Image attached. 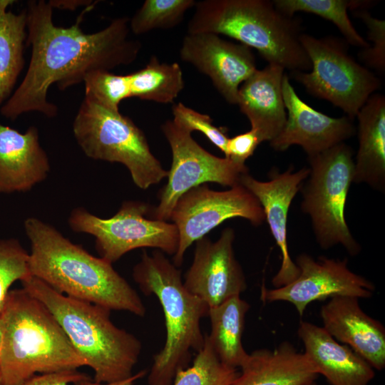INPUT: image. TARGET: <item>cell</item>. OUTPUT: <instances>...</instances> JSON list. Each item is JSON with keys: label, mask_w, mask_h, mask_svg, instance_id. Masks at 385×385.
Wrapping results in <instances>:
<instances>
[{"label": "cell", "mask_w": 385, "mask_h": 385, "mask_svg": "<svg viewBox=\"0 0 385 385\" xmlns=\"http://www.w3.org/2000/svg\"><path fill=\"white\" fill-rule=\"evenodd\" d=\"M128 76L131 97L160 103L173 102L185 84L178 63H160L155 56L144 68Z\"/></svg>", "instance_id": "obj_27"}, {"label": "cell", "mask_w": 385, "mask_h": 385, "mask_svg": "<svg viewBox=\"0 0 385 385\" xmlns=\"http://www.w3.org/2000/svg\"><path fill=\"white\" fill-rule=\"evenodd\" d=\"M195 4L194 0H145L130 19V30L140 35L154 29L173 28Z\"/></svg>", "instance_id": "obj_29"}, {"label": "cell", "mask_w": 385, "mask_h": 385, "mask_svg": "<svg viewBox=\"0 0 385 385\" xmlns=\"http://www.w3.org/2000/svg\"><path fill=\"white\" fill-rule=\"evenodd\" d=\"M173 121L178 126L190 131H199L204 134L224 154L227 155L229 138L226 130L212 124L210 115L199 113L183 103L173 106Z\"/></svg>", "instance_id": "obj_32"}, {"label": "cell", "mask_w": 385, "mask_h": 385, "mask_svg": "<svg viewBox=\"0 0 385 385\" xmlns=\"http://www.w3.org/2000/svg\"><path fill=\"white\" fill-rule=\"evenodd\" d=\"M24 227L31 244V276L69 297L138 317L145 314L139 294L111 263L94 257L38 218L28 217Z\"/></svg>", "instance_id": "obj_2"}, {"label": "cell", "mask_w": 385, "mask_h": 385, "mask_svg": "<svg viewBox=\"0 0 385 385\" xmlns=\"http://www.w3.org/2000/svg\"><path fill=\"white\" fill-rule=\"evenodd\" d=\"M282 88L287 120L279 135L270 142L275 150L284 151L293 145H298L309 157L344 143L356 134L353 119L346 115L329 116L303 101L287 73L283 77Z\"/></svg>", "instance_id": "obj_16"}, {"label": "cell", "mask_w": 385, "mask_h": 385, "mask_svg": "<svg viewBox=\"0 0 385 385\" xmlns=\"http://www.w3.org/2000/svg\"><path fill=\"white\" fill-rule=\"evenodd\" d=\"M238 374L237 369L219 359L205 334L204 345L197 352L192 364L179 370L172 385H231Z\"/></svg>", "instance_id": "obj_28"}, {"label": "cell", "mask_w": 385, "mask_h": 385, "mask_svg": "<svg viewBox=\"0 0 385 385\" xmlns=\"http://www.w3.org/2000/svg\"><path fill=\"white\" fill-rule=\"evenodd\" d=\"M2 313L1 384L86 366L51 312L23 288L9 292Z\"/></svg>", "instance_id": "obj_4"}, {"label": "cell", "mask_w": 385, "mask_h": 385, "mask_svg": "<svg viewBox=\"0 0 385 385\" xmlns=\"http://www.w3.org/2000/svg\"><path fill=\"white\" fill-rule=\"evenodd\" d=\"M2 334H3V313H2V307H1L0 308V384H1V351Z\"/></svg>", "instance_id": "obj_38"}, {"label": "cell", "mask_w": 385, "mask_h": 385, "mask_svg": "<svg viewBox=\"0 0 385 385\" xmlns=\"http://www.w3.org/2000/svg\"><path fill=\"white\" fill-rule=\"evenodd\" d=\"M29 256V253L16 239L0 238V308L11 286L30 275Z\"/></svg>", "instance_id": "obj_31"}, {"label": "cell", "mask_w": 385, "mask_h": 385, "mask_svg": "<svg viewBox=\"0 0 385 385\" xmlns=\"http://www.w3.org/2000/svg\"><path fill=\"white\" fill-rule=\"evenodd\" d=\"M88 378V375L77 370L65 371L34 375L18 385H69Z\"/></svg>", "instance_id": "obj_35"}, {"label": "cell", "mask_w": 385, "mask_h": 385, "mask_svg": "<svg viewBox=\"0 0 385 385\" xmlns=\"http://www.w3.org/2000/svg\"><path fill=\"white\" fill-rule=\"evenodd\" d=\"M294 262L299 269L298 277L281 287L267 289L263 286L262 301L289 302L302 316L307 305L317 300L338 296L369 298L373 295L375 289L373 283L352 272L348 267L346 259L321 257L315 260L303 253Z\"/></svg>", "instance_id": "obj_13"}, {"label": "cell", "mask_w": 385, "mask_h": 385, "mask_svg": "<svg viewBox=\"0 0 385 385\" xmlns=\"http://www.w3.org/2000/svg\"><path fill=\"white\" fill-rule=\"evenodd\" d=\"M274 6L282 14L294 16L296 12L303 11L317 15L332 22L344 36L348 44L360 47L369 46L368 41L361 36L348 16V9L352 11L368 9L376 1L361 0H274Z\"/></svg>", "instance_id": "obj_26"}, {"label": "cell", "mask_w": 385, "mask_h": 385, "mask_svg": "<svg viewBox=\"0 0 385 385\" xmlns=\"http://www.w3.org/2000/svg\"><path fill=\"white\" fill-rule=\"evenodd\" d=\"M354 15L360 19L367 28L368 38L372 46L361 49L359 58L366 68L378 72L385 71V21L372 16L367 9L353 11Z\"/></svg>", "instance_id": "obj_33"}, {"label": "cell", "mask_w": 385, "mask_h": 385, "mask_svg": "<svg viewBox=\"0 0 385 385\" xmlns=\"http://www.w3.org/2000/svg\"><path fill=\"white\" fill-rule=\"evenodd\" d=\"M49 171L36 127L22 133L0 123V193L27 192L43 181Z\"/></svg>", "instance_id": "obj_19"}, {"label": "cell", "mask_w": 385, "mask_h": 385, "mask_svg": "<svg viewBox=\"0 0 385 385\" xmlns=\"http://www.w3.org/2000/svg\"><path fill=\"white\" fill-rule=\"evenodd\" d=\"M309 174V168H302L293 172L290 167L284 173L272 170L270 180L260 181L247 173L240 178V183L247 188L260 203L271 233L280 250L282 262L272 279L274 288L294 281L299 269L291 259L287 240V215L291 202Z\"/></svg>", "instance_id": "obj_17"}, {"label": "cell", "mask_w": 385, "mask_h": 385, "mask_svg": "<svg viewBox=\"0 0 385 385\" xmlns=\"http://www.w3.org/2000/svg\"><path fill=\"white\" fill-rule=\"evenodd\" d=\"M233 217L247 219L255 226L265 220L258 200L240 183L225 191L211 190L205 183L185 192L178 199L170 217L179 235L173 264L177 267L181 266L185 252L194 242Z\"/></svg>", "instance_id": "obj_12"}, {"label": "cell", "mask_w": 385, "mask_h": 385, "mask_svg": "<svg viewBox=\"0 0 385 385\" xmlns=\"http://www.w3.org/2000/svg\"><path fill=\"white\" fill-rule=\"evenodd\" d=\"M359 148L353 183H366L379 191L385 188V97L372 94L356 115Z\"/></svg>", "instance_id": "obj_23"}, {"label": "cell", "mask_w": 385, "mask_h": 385, "mask_svg": "<svg viewBox=\"0 0 385 385\" xmlns=\"http://www.w3.org/2000/svg\"><path fill=\"white\" fill-rule=\"evenodd\" d=\"M180 57L207 76L231 104H237L240 86L257 70L250 48L211 33L187 34L182 41Z\"/></svg>", "instance_id": "obj_15"}, {"label": "cell", "mask_w": 385, "mask_h": 385, "mask_svg": "<svg viewBox=\"0 0 385 385\" xmlns=\"http://www.w3.org/2000/svg\"><path fill=\"white\" fill-rule=\"evenodd\" d=\"M133 277L144 294L158 299L165 316V343L153 356L148 384L172 385L176 373L188 366L192 351L204 345L200 321L210 307L185 288L180 271L160 251H144Z\"/></svg>", "instance_id": "obj_6"}, {"label": "cell", "mask_w": 385, "mask_h": 385, "mask_svg": "<svg viewBox=\"0 0 385 385\" xmlns=\"http://www.w3.org/2000/svg\"><path fill=\"white\" fill-rule=\"evenodd\" d=\"M305 385H317V384L316 383V381L314 380V381H310V382L306 384Z\"/></svg>", "instance_id": "obj_39"}, {"label": "cell", "mask_w": 385, "mask_h": 385, "mask_svg": "<svg viewBox=\"0 0 385 385\" xmlns=\"http://www.w3.org/2000/svg\"><path fill=\"white\" fill-rule=\"evenodd\" d=\"M250 308L247 302L235 296L209 309V342L219 359L236 369L240 368L249 355L242 345V337Z\"/></svg>", "instance_id": "obj_24"}, {"label": "cell", "mask_w": 385, "mask_h": 385, "mask_svg": "<svg viewBox=\"0 0 385 385\" xmlns=\"http://www.w3.org/2000/svg\"><path fill=\"white\" fill-rule=\"evenodd\" d=\"M234 240L235 232L228 227L215 242L205 237L195 242L193 260L183 284L210 308L240 296L247 289L244 272L235 255Z\"/></svg>", "instance_id": "obj_14"}, {"label": "cell", "mask_w": 385, "mask_h": 385, "mask_svg": "<svg viewBox=\"0 0 385 385\" xmlns=\"http://www.w3.org/2000/svg\"><path fill=\"white\" fill-rule=\"evenodd\" d=\"M261 143L257 133L250 130L229 138L227 146L226 158L245 163L246 160L254 153L257 147Z\"/></svg>", "instance_id": "obj_34"}, {"label": "cell", "mask_w": 385, "mask_h": 385, "mask_svg": "<svg viewBox=\"0 0 385 385\" xmlns=\"http://www.w3.org/2000/svg\"><path fill=\"white\" fill-rule=\"evenodd\" d=\"M148 210L145 202L125 201L113 217L103 219L77 207L71 211L68 225L75 232L93 235L101 257L111 264L138 248H157L174 255L179 244L177 227L167 221L146 218Z\"/></svg>", "instance_id": "obj_10"}, {"label": "cell", "mask_w": 385, "mask_h": 385, "mask_svg": "<svg viewBox=\"0 0 385 385\" xmlns=\"http://www.w3.org/2000/svg\"><path fill=\"white\" fill-rule=\"evenodd\" d=\"M145 374L146 371L141 370L126 379L113 383H98L88 378L75 383L74 385H133L136 381L143 378Z\"/></svg>", "instance_id": "obj_36"}, {"label": "cell", "mask_w": 385, "mask_h": 385, "mask_svg": "<svg viewBox=\"0 0 385 385\" xmlns=\"http://www.w3.org/2000/svg\"><path fill=\"white\" fill-rule=\"evenodd\" d=\"M161 130L170 146L173 162L168 183L160 192V202L150 215L153 220H168L178 199L194 187L210 182L231 188L240 184L241 176L248 173L245 163L207 152L192 138L190 131L173 120L163 123Z\"/></svg>", "instance_id": "obj_11"}, {"label": "cell", "mask_w": 385, "mask_h": 385, "mask_svg": "<svg viewBox=\"0 0 385 385\" xmlns=\"http://www.w3.org/2000/svg\"><path fill=\"white\" fill-rule=\"evenodd\" d=\"M21 282L53 315L86 366L93 370L95 381L113 383L133 375L141 342L113 323L111 309L66 296L31 275Z\"/></svg>", "instance_id": "obj_3"}, {"label": "cell", "mask_w": 385, "mask_h": 385, "mask_svg": "<svg viewBox=\"0 0 385 385\" xmlns=\"http://www.w3.org/2000/svg\"><path fill=\"white\" fill-rule=\"evenodd\" d=\"M300 42L312 68L308 72L292 71L290 76L310 95L329 101L354 120L368 98L380 88L381 81L351 56L344 38H316L302 33Z\"/></svg>", "instance_id": "obj_9"}, {"label": "cell", "mask_w": 385, "mask_h": 385, "mask_svg": "<svg viewBox=\"0 0 385 385\" xmlns=\"http://www.w3.org/2000/svg\"><path fill=\"white\" fill-rule=\"evenodd\" d=\"M73 133L87 157L124 165L140 189L146 190L168 177V172L151 153L142 130L128 116L87 96L73 122Z\"/></svg>", "instance_id": "obj_7"}, {"label": "cell", "mask_w": 385, "mask_h": 385, "mask_svg": "<svg viewBox=\"0 0 385 385\" xmlns=\"http://www.w3.org/2000/svg\"><path fill=\"white\" fill-rule=\"evenodd\" d=\"M282 67L268 64L257 69L239 88L237 103L260 142H270L282 130L287 111L282 96Z\"/></svg>", "instance_id": "obj_20"}, {"label": "cell", "mask_w": 385, "mask_h": 385, "mask_svg": "<svg viewBox=\"0 0 385 385\" xmlns=\"http://www.w3.org/2000/svg\"><path fill=\"white\" fill-rule=\"evenodd\" d=\"M194 8L187 34L227 36L257 50L268 64L292 72L311 70L300 42L302 20L282 14L272 1L203 0Z\"/></svg>", "instance_id": "obj_5"}, {"label": "cell", "mask_w": 385, "mask_h": 385, "mask_svg": "<svg viewBox=\"0 0 385 385\" xmlns=\"http://www.w3.org/2000/svg\"><path fill=\"white\" fill-rule=\"evenodd\" d=\"M26 11V43L31 47V56L19 86L0 108L7 119L34 111L55 117L58 108L47 98L53 84L64 90L83 82L91 71L128 66L141 49L140 42L129 36L130 19L125 16L112 20L101 31L86 34L80 26L81 16L69 27L56 26L53 8L43 0L29 1Z\"/></svg>", "instance_id": "obj_1"}, {"label": "cell", "mask_w": 385, "mask_h": 385, "mask_svg": "<svg viewBox=\"0 0 385 385\" xmlns=\"http://www.w3.org/2000/svg\"><path fill=\"white\" fill-rule=\"evenodd\" d=\"M14 3L13 0H0V108L11 96L24 66L26 11H7Z\"/></svg>", "instance_id": "obj_25"}, {"label": "cell", "mask_w": 385, "mask_h": 385, "mask_svg": "<svg viewBox=\"0 0 385 385\" xmlns=\"http://www.w3.org/2000/svg\"><path fill=\"white\" fill-rule=\"evenodd\" d=\"M240 369L231 385H305L319 375L307 355L288 342L252 351Z\"/></svg>", "instance_id": "obj_22"}, {"label": "cell", "mask_w": 385, "mask_h": 385, "mask_svg": "<svg viewBox=\"0 0 385 385\" xmlns=\"http://www.w3.org/2000/svg\"><path fill=\"white\" fill-rule=\"evenodd\" d=\"M85 96L101 106L118 112L120 103L130 96L128 75H116L108 71L96 70L84 78Z\"/></svg>", "instance_id": "obj_30"}, {"label": "cell", "mask_w": 385, "mask_h": 385, "mask_svg": "<svg viewBox=\"0 0 385 385\" xmlns=\"http://www.w3.org/2000/svg\"><path fill=\"white\" fill-rule=\"evenodd\" d=\"M323 328L337 342L350 347L374 369L385 367V329L366 314L359 298H331L320 310Z\"/></svg>", "instance_id": "obj_18"}, {"label": "cell", "mask_w": 385, "mask_h": 385, "mask_svg": "<svg viewBox=\"0 0 385 385\" xmlns=\"http://www.w3.org/2000/svg\"><path fill=\"white\" fill-rule=\"evenodd\" d=\"M304 354L331 385H369L374 369L348 346L334 339L322 327L301 322L297 331Z\"/></svg>", "instance_id": "obj_21"}, {"label": "cell", "mask_w": 385, "mask_h": 385, "mask_svg": "<svg viewBox=\"0 0 385 385\" xmlns=\"http://www.w3.org/2000/svg\"><path fill=\"white\" fill-rule=\"evenodd\" d=\"M91 1H83V0H75V1H63V0H56V1H49L48 3L51 7L61 9H69L74 10L76 8L86 6L91 4Z\"/></svg>", "instance_id": "obj_37"}, {"label": "cell", "mask_w": 385, "mask_h": 385, "mask_svg": "<svg viewBox=\"0 0 385 385\" xmlns=\"http://www.w3.org/2000/svg\"><path fill=\"white\" fill-rule=\"evenodd\" d=\"M309 174L301 187V210L312 222L319 245L327 250L342 245L351 256L361 250L344 217L349 187L353 183L354 160L344 142L308 157Z\"/></svg>", "instance_id": "obj_8"}]
</instances>
